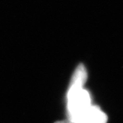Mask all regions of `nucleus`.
Masks as SVG:
<instances>
[{
  "instance_id": "1",
  "label": "nucleus",
  "mask_w": 123,
  "mask_h": 123,
  "mask_svg": "<svg viewBox=\"0 0 123 123\" xmlns=\"http://www.w3.org/2000/svg\"><path fill=\"white\" fill-rule=\"evenodd\" d=\"M91 105L90 94L85 89L67 97V111L69 120L75 123L79 116Z\"/></svg>"
},
{
  "instance_id": "2",
  "label": "nucleus",
  "mask_w": 123,
  "mask_h": 123,
  "mask_svg": "<svg viewBox=\"0 0 123 123\" xmlns=\"http://www.w3.org/2000/svg\"><path fill=\"white\" fill-rule=\"evenodd\" d=\"M88 78V73L84 64H80L76 68L71 78L67 97L73 95L84 89V86Z\"/></svg>"
},
{
  "instance_id": "3",
  "label": "nucleus",
  "mask_w": 123,
  "mask_h": 123,
  "mask_svg": "<svg viewBox=\"0 0 123 123\" xmlns=\"http://www.w3.org/2000/svg\"><path fill=\"white\" fill-rule=\"evenodd\" d=\"M107 116L98 106L91 105L78 117L75 123H107Z\"/></svg>"
},
{
  "instance_id": "4",
  "label": "nucleus",
  "mask_w": 123,
  "mask_h": 123,
  "mask_svg": "<svg viewBox=\"0 0 123 123\" xmlns=\"http://www.w3.org/2000/svg\"><path fill=\"white\" fill-rule=\"evenodd\" d=\"M55 123H75L74 122H73L72 120H62V121H58V122H56Z\"/></svg>"
}]
</instances>
